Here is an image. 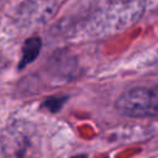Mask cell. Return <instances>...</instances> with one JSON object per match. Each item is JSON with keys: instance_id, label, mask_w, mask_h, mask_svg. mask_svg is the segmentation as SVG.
<instances>
[{"instance_id": "4", "label": "cell", "mask_w": 158, "mask_h": 158, "mask_svg": "<svg viewBox=\"0 0 158 158\" xmlns=\"http://www.w3.org/2000/svg\"><path fill=\"white\" fill-rule=\"evenodd\" d=\"M67 98L65 96H56V98H48L44 102L43 106L47 107L51 112H57L58 110H60V107L63 106V104L65 102Z\"/></svg>"}, {"instance_id": "2", "label": "cell", "mask_w": 158, "mask_h": 158, "mask_svg": "<svg viewBox=\"0 0 158 158\" xmlns=\"http://www.w3.org/2000/svg\"><path fill=\"white\" fill-rule=\"evenodd\" d=\"M41 46H42V42H41V40L38 37H31V38H28L23 43L22 56H21V60H20V64H19V68H23L27 64L32 63L37 58V56L40 54Z\"/></svg>"}, {"instance_id": "5", "label": "cell", "mask_w": 158, "mask_h": 158, "mask_svg": "<svg viewBox=\"0 0 158 158\" xmlns=\"http://www.w3.org/2000/svg\"><path fill=\"white\" fill-rule=\"evenodd\" d=\"M72 158H86V156L85 154H78V156H74Z\"/></svg>"}, {"instance_id": "3", "label": "cell", "mask_w": 158, "mask_h": 158, "mask_svg": "<svg viewBox=\"0 0 158 158\" xmlns=\"http://www.w3.org/2000/svg\"><path fill=\"white\" fill-rule=\"evenodd\" d=\"M146 106L147 117H158V85L146 91Z\"/></svg>"}, {"instance_id": "1", "label": "cell", "mask_w": 158, "mask_h": 158, "mask_svg": "<svg viewBox=\"0 0 158 158\" xmlns=\"http://www.w3.org/2000/svg\"><path fill=\"white\" fill-rule=\"evenodd\" d=\"M144 10V0H114L91 19L89 32L95 36L116 33L136 23Z\"/></svg>"}]
</instances>
